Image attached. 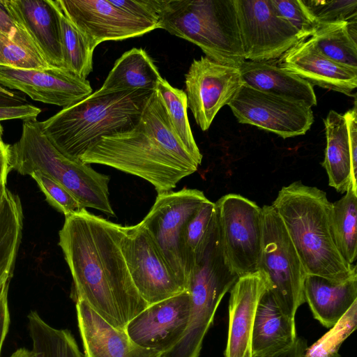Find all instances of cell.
Returning <instances> with one entry per match:
<instances>
[{
    "mask_svg": "<svg viewBox=\"0 0 357 357\" xmlns=\"http://www.w3.org/2000/svg\"><path fill=\"white\" fill-rule=\"evenodd\" d=\"M242 84L254 89L317 105L313 86L298 75L268 61H244L239 66Z\"/></svg>",
    "mask_w": 357,
    "mask_h": 357,
    "instance_id": "obj_23",
    "label": "cell"
},
{
    "mask_svg": "<svg viewBox=\"0 0 357 357\" xmlns=\"http://www.w3.org/2000/svg\"><path fill=\"white\" fill-rule=\"evenodd\" d=\"M31 176L46 197V201L65 217L79 213L85 208L65 187L40 171Z\"/></svg>",
    "mask_w": 357,
    "mask_h": 357,
    "instance_id": "obj_37",
    "label": "cell"
},
{
    "mask_svg": "<svg viewBox=\"0 0 357 357\" xmlns=\"http://www.w3.org/2000/svg\"><path fill=\"white\" fill-rule=\"evenodd\" d=\"M208 200L197 189L184 188L158 193L150 211L139 222L185 288L188 275L182 252L183 229L188 220Z\"/></svg>",
    "mask_w": 357,
    "mask_h": 357,
    "instance_id": "obj_10",
    "label": "cell"
},
{
    "mask_svg": "<svg viewBox=\"0 0 357 357\" xmlns=\"http://www.w3.org/2000/svg\"><path fill=\"white\" fill-rule=\"evenodd\" d=\"M324 122L326 147L322 166L328 174V185L339 192H346L349 188L357 192L345 119L331 110Z\"/></svg>",
    "mask_w": 357,
    "mask_h": 357,
    "instance_id": "obj_25",
    "label": "cell"
},
{
    "mask_svg": "<svg viewBox=\"0 0 357 357\" xmlns=\"http://www.w3.org/2000/svg\"><path fill=\"white\" fill-rule=\"evenodd\" d=\"M261 209L262 243L258 271L268 276L270 290L282 312L295 322L297 310L305 303L303 284L307 274L275 209L268 205Z\"/></svg>",
    "mask_w": 357,
    "mask_h": 357,
    "instance_id": "obj_8",
    "label": "cell"
},
{
    "mask_svg": "<svg viewBox=\"0 0 357 357\" xmlns=\"http://www.w3.org/2000/svg\"><path fill=\"white\" fill-rule=\"evenodd\" d=\"M162 78L148 54L142 48H132L116 60L98 91L155 90Z\"/></svg>",
    "mask_w": 357,
    "mask_h": 357,
    "instance_id": "obj_26",
    "label": "cell"
},
{
    "mask_svg": "<svg viewBox=\"0 0 357 357\" xmlns=\"http://www.w3.org/2000/svg\"><path fill=\"white\" fill-rule=\"evenodd\" d=\"M303 296L314 318L331 328L357 301V275L340 282L307 275Z\"/></svg>",
    "mask_w": 357,
    "mask_h": 357,
    "instance_id": "obj_22",
    "label": "cell"
},
{
    "mask_svg": "<svg viewBox=\"0 0 357 357\" xmlns=\"http://www.w3.org/2000/svg\"><path fill=\"white\" fill-rule=\"evenodd\" d=\"M9 166L10 170L22 175L44 172L65 187L85 208L115 216L109 199V176L61 153L43 133L37 119L23 121L20 138L10 146Z\"/></svg>",
    "mask_w": 357,
    "mask_h": 357,
    "instance_id": "obj_5",
    "label": "cell"
},
{
    "mask_svg": "<svg viewBox=\"0 0 357 357\" xmlns=\"http://www.w3.org/2000/svg\"><path fill=\"white\" fill-rule=\"evenodd\" d=\"M227 105L240 123L255 126L284 139L305 135L314 122L312 107L305 102L243 84Z\"/></svg>",
    "mask_w": 357,
    "mask_h": 357,
    "instance_id": "obj_12",
    "label": "cell"
},
{
    "mask_svg": "<svg viewBox=\"0 0 357 357\" xmlns=\"http://www.w3.org/2000/svg\"><path fill=\"white\" fill-rule=\"evenodd\" d=\"M156 89L165 105L175 133L192 155L202 162V155L195 142L188 121L186 93L170 85L164 78L160 79Z\"/></svg>",
    "mask_w": 357,
    "mask_h": 357,
    "instance_id": "obj_33",
    "label": "cell"
},
{
    "mask_svg": "<svg viewBox=\"0 0 357 357\" xmlns=\"http://www.w3.org/2000/svg\"><path fill=\"white\" fill-rule=\"evenodd\" d=\"M75 303L84 357H161L162 354L134 343L125 330L109 324L84 301Z\"/></svg>",
    "mask_w": 357,
    "mask_h": 357,
    "instance_id": "obj_21",
    "label": "cell"
},
{
    "mask_svg": "<svg viewBox=\"0 0 357 357\" xmlns=\"http://www.w3.org/2000/svg\"><path fill=\"white\" fill-rule=\"evenodd\" d=\"M234 3L245 60L279 59L301 40L271 0H234Z\"/></svg>",
    "mask_w": 357,
    "mask_h": 357,
    "instance_id": "obj_13",
    "label": "cell"
},
{
    "mask_svg": "<svg viewBox=\"0 0 357 357\" xmlns=\"http://www.w3.org/2000/svg\"><path fill=\"white\" fill-rule=\"evenodd\" d=\"M185 78L188 107L203 131L209 128L219 110L242 85L238 68L206 56L193 60Z\"/></svg>",
    "mask_w": 357,
    "mask_h": 357,
    "instance_id": "obj_14",
    "label": "cell"
},
{
    "mask_svg": "<svg viewBox=\"0 0 357 357\" xmlns=\"http://www.w3.org/2000/svg\"><path fill=\"white\" fill-rule=\"evenodd\" d=\"M120 245L133 283L149 305L186 290L140 223L121 226Z\"/></svg>",
    "mask_w": 357,
    "mask_h": 357,
    "instance_id": "obj_11",
    "label": "cell"
},
{
    "mask_svg": "<svg viewBox=\"0 0 357 357\" xmlns=\"http://www.w3.org/2000/svg\"><path fill=\"white\" fill-rule=\"evenodd\" d=\"M298 336L296 322L280 310L270 289L259 301L251 341L252 357L264 356L292 345Z\"/></svg>",
    "mask_w": 357,
    "mask_h": 357,
    "instance_id": "obj_24",
    "label": "cell"
},
{
    "mask_svg": "<svg viewBox=\"0 0 357 357\" xmlns=\"http://www.w3.org/2000/svg\"><path fill=\"white\" fill-rule=\"evenodd\" d=\"M0 85L20 91L33 100L63 108L93 93L89 80L58 68L26 70L0 66Z\"/></svg>",
    "mask_w": 357,
    "mask_h": 357,
    "instance_id": "obj_17",
    "label": "cell"
},
{
    "mask_svg": "<svg viewBox=\"0 0 357 357\" xmlns=\"http://www.w3.org/2000/svg\"><path fill=\"white\" fill-rule=\"evenodd\" d=\"M26 104H29V102L20 92L13 96L0 93V106H15Z\"/></svg>",
    "mask_w": 357,
    "mask_h": 357,
    "instance_id": "obj_45",
    "label": "cell"
},
{
    "mask_svg": "<svg viewBox=\"0 0 357 357\" xmlns=\"http://www.w3.org/2000/svg\"><path fill=\"white\" fill-rule=\"evenodd\" d=\"M154 90H98L40 121L42 131L61 153L78 159L100 137L132 129Z\"/></svg>",
    "mask_w": 357,
    "mask_h": 357,
    "instance_id": "obj_4",
    "label": "cell"
},
{
    "mask_svg": "<svg viewBox=\"0 0 357 357\" xmlns=\"http://www.w3.org/2000/svg\"><path fill=\"white\" fill-rule=\"evenodd\" d=\"M221 243L227 262L238 277L258 271L262 243V209L237 194L215 202Z\"/></svg>",
    "mask_w": 357,
    "mask_h": 357,
    "instance_id": "obj_9",
    "label": "cell"
},
{
    "mask_svg": "<svg viewBox=\"0 0 357 357\" xmlns=\"http://www.w3.org/2000/svg\"><path fill=\"white\" fill-rule=\"evenodd\" d=\"M158 24L215 62L239 68L245 61L234 0H164Z\"/></svg>",
    "mask_w": 357,
    "mask_h": 357,
    "instance_id": "obj_6",
    "label": "cell"
},
{
    "mask_svg": "<svg viewBox=\"0 0 357 357\" xmlns=\"http://www.w3.org/2000/svg\"><path fill=\"white\" fill-rule=\"evenodd\" d=\"M115 6L135 17L144 19L159 26L164 0H109Z\"/></svg>",
    "mask_w": 357,
    "mask_h": 357,
    "instance_id": "obj_39",
    "label": "cell"
},
{
    "mask_svg": "<svg viewBox=\"0 0 357 357\" xmlns=\"http://www.w3.org/2000/svg\"><path fill=\"white\" fill-rule=\"evenodd\" d=\"M329 357H342L341 355L337 352V353H335L333 355H331V356Z\"/></svg>",
    "mask_w": 357,
    "mask_h": 357,
    "instance_id": "obj_48",
    "label": "cell"
},
{
    "mask_svg": "<svg viewBox=\"0 0 357 357\" xmlns=\"http://www.w3.org/2000/svg\"><path fill=\"white\" fill-rule=\"evenodd\" d=\"M238 278L225 256L216 220L204 255L187 280L190 305L188 328L181 340L161 357L199 356L218 305Z\"/></svg>",
    "mask_w": 357,
    "mask_h": 357,
    "instance_id": "obj_7",
    "label": "cell"
},
{
    "mask_svg": "<svg viewBox=\"0 0 357 357\" xmlns=\"http://www.w3.org/2000/svg\"><path fill=\"white\" fill-rule=\"evenodd\" d=\"M354 106L343 115L347 125L349 142L351 155L352 167L354 174L357 175V109L356 100H354Z\"/></svg>",
    "mask_w": 357,
    "mask_h": 357,
    "instance_id": "obj_41",
    "label": "cell"
},
{
    "mask_svg": "<svg viewBox=\"0 0 357 357\" xmlns=\"http://www.w3.org/2000/svg\"><path fill=\"white\" fill-rule=\"evenodd\" d=\"M0 33L13 40L17 29L12 18L0 3Z\"/></svg>",
    "mask_w": 357,
    "mask_h": 357,
    "instance_id": "obj_44",
    "label": "cell"
},
{
    "mask_svg": "<svg viewBox=\"0 0 357 357\" xmlns=\"http://www.w3.org/2000/svg\"><path fill=\"white\" fill-rule=\"evenodd\" d=\"M28 331L36 357H84L70 331L52 327L36 311L28 316Z\"/></svg>",
    "mask_w": 357,
    "mask_h": 357,
    "instance_id": "obj_30",
    "label": "cell"
},
{
    "mask_svg": "<svg viewBox=\"0 0 357 357\" xmlns=\"http://www.w3.org/2000/svg\"><path fill=\"white\" fill-rule=\"evenodd\" d=\"M79 160L140 177L152 184L158 193L176 188L201 164L175 133L157 89L132 129L100 137Z\"/></svg>",
    "mask_w": 357,
    "mask_h": 357,
    "instance_id": "obj_2",
    "label": "cell"
},
{
    "mask_svg": "<svg viewBox=\"0 0 357 357\" xmlns=\"http://www.w3.org/2000/svg\"><path fill=\"white\" fill-rule=\"evenodd\" d=\"M215 222V205L208 199L185 224L182 236V252L188 278L203 257Z\"/></svg>",
    "mask_w": 357,
    "mask_h": 357,
    "instance_id": "obj_31",
    "label": "cell"
},
{
    "mask_svg": "<svg viewBox=\"0 0 357 357\" xmlns=\"http://www.w3.org/2000/svg\"><path fill=\"white\" fill-rule=\"evenodd\" d=\"M18 93H19L18 91H11V90L7 89L0 85V93H3L6 95L13 96H15L16 94H17Z\"/></svg>",
    "mask_w": 357,
    "mask_h": 357,
    "instance_id": "obj_47",
    "label": "cell"
},
{
    "mask_svg": "<svg viewBox=\"0 0 357 357\" xmlns=\"http://www.w3.org/2000/svg\"><path fill=\"white\" fill-rule=\"evenodd\" d=\"M278 15L298 33L301 40L311 37L319 23L303 0H271Z\"/></svg>",
    "mask_w": 357,
    "mask_h": 357,
    "instance_id": "obj_36",
    "label": "cell"
},
{
    "mask_svg": "<svg viewBox=\"0 0 357 357\" xmlns=\"http://www.w3.org/2000/svg\"><path fill=\"white\" fill-rule=\"evenodd\" d=\"M356 17L349 21L319 23L310 37L324 55L354 69H357Z\"/></svg>",
    "mask_w": 357,
    "mask_h": 357,
    "instance_id": "obj_27",
    "label": "cell"
},
{
    "mask_svg": "<svg viewBox=\"0 0 357 357\" xmlns=\"http://www.w3.org/2000/svg\"><path fill=\"white\" fill-rule=\"evenodd\" d=\"M280 218L307 275L340 282L357 275L338 251L331 230V202L324 191L295 181L271 205Z\"/></svg>",
    "mask_w": 357,
    "mask_h": 357,
    "instance_id": "obj_3",
    "label": "cell"
},
{
    "mask_svg": "<svg viewBox=\"0 0 357 357\" xmlns=\"http://www.w3.org/2000/svg\"><path fill=\"white\" fill-rule=\"evenodd\" d=\"M9 357H36L34 352L24 347L15 350Z\"/></svg>",
    "mask_w": 357,
    "mask_h": 357,
    "instance_id": "obj_46",
    "label": "cell"
},
{
    "mask_svg": "<svg viewBox=\"0 0 357 357\" xmlns=\"http://www.w3.org/2000/svg\"><path fill=\"white\" fill-rule=\"evenodd\" d=\"M60 245L70 271L75 300L125 330L149 305L137 291L122 253L121 225L86 208L66 216Z\"/></svg>",
    "mask_w": 357,
    "mask_h": 357,
    "instance_id": "obj_1",
    "label": "cell"
},
{
    "mask_svg": "<svg viewBox=\"0 0 357 357\" xmlns=\"http://www.w3.org/2000/svg\"><path fill=\"white\" fill-rule=\"evenodd\" d=\"M54 1L59 12L64 69L82 79H86L93 70L95 48L66 16L57 0Z\"/></svg>",
    "mask_w": 357,
    "mask_h": 357,
    "instance_id": "obj_32",
    "label": "cell"
},
{
    "mask_svg": "<svg viewBox=\"0 0 357 357\" xmlns=\"http://www.w3.org/2000/svg\"><path fill=\"white\" fill-rule=\"evenodd\" d=\"M0 66L26 70H45L50 66L26 46L0 33Z\"/></svg>",
    "mask_w": 357,
    "mask_h": 357,
    "instance_id": "obj_35",
    "label": "cell"
},
{
    "mask_svg": "<svg viewBox=\"0 0 357 357\" xmlns=\"http://www.w3.org/2000/svg\"><path fill=\"white\" fill-rule=\"evenodd\" d=\"M3 126L0 123V205L7 191L6 180L10 170V146L3 140Z\"/></svg>",
    "mask_w": 357,
    "mask_h": 357,
    "instance_id": "obj_42",
    "label": "cell"
},
{
    "mask_svg": "<svg viewBox=\"0 0 357 357\" xmlns=\"http://www.w3.org/2000/svg\"><path fill=\"white\" fill-rule=\"evenodd\" d=\"M21 238L20 229L0 216V357L10 324L8 289Z\"/></svg>",
    "mask_w": 357,
    "mask_h": 357,
    "instance_id": "obj_28",
    "label": "cell"
},
{
    "mask_svg": "<svg viewBox=\"0 0 357 357\" xmlns=\"http://www.w3.org/2000/svg\"><path fill=\"white\" fill-rule=\"evenodd\" d=\"M68 20L96 48L107 40H122L159 29L157 23L135 17L109 0H57Z\"/></svg>",
    "mask_w": 357,
    "mask_h": 357,
    "instance_id": "obj_15",
    "label": "cell"
},
{
    "mask_svg": "<svg viewBox=\"0 0 357 357\" xmlns=\"http://www.w3.org/2000/svg\"><path fill=\"white\" fill-rule=\"evenodd\" d=\"M17 29L50 66L64 69L58 8L54 0H0Z\"/></svg>",
    "mask_w": 357,
    "mask_h": 357,
    "instance_id": "obj_18",
    "label": "cell"
},
{
    "mask_svg": "<svg viewBox=\"0 0 357 357\" xmlns=\"http://www.w3.org/2000/svg\"><path fill=\"white\" fill-rule=\"evenodd\" d=\"M357 192L349 188L331 203V230L335 244L344 259L353 264L357 257Z\"/></svg>",
    "mask_w": 357,
    "mask_h": 357,
    "instance_id": "obj_29",
    "label": "cell"
},
{
    "mask_svg": "<svg viewBox=\"0 0 357 357\" xmlns=\"http://www.w3.org/2000/svg\"><path fill=\"white\" fill-rule=\"evenodd\" d=\"M187 290L148 305L127 324L125 331L138 346L164 354L183 337L190 317Z\"/></svg>",
    "mask_w": 357,
    "mask_h": 357,
    "instance_id": "obj_16",
    "label": "cell"
},
{
    "mask_svg": "<svg viewBox=\"0 0 357 357\" xmlns=\"http://www.w3.org/2000/svg\"><path fill=\"white\" fill-rule=\"evenodd\" d=\"M271 289L266 274L257 271L238 277L231 288L225 357H252L251 341L257 305Z\"/></svg>",
    "mask_w": 357,
    "mask_h": 357,
    "instance_id": "obj_19",
    "label": "cell"
},
{
    "mask_svg": "<svg viewBox=\"0 0 357 357\" xmlns=\"http://www.w3.org/2000/svg\"><path fill=\"white\" fill-rule=\"evenodd\" d=\"M41 109L31 104L0 106V121L10 119H36Z\"/></svg>",
    "mask_w": 357,
    "mask_h": 357,
    "instance_id": "obj_40",
    "label": "cell"
},
{
    "mask_svg": "<svg viewBox=\"0 0 357 357\" xmlns=\"http://www.w3.org/2000/svg\"><path fill=\"white\" fill-rule=\"evenodd\" d=\"M356 324L357 301L328 333L306 348L302 357H329L337 353L342 342L356 329Z\"/></svg>",
    "mask_w": 357,
    "mask_h": 357,
    "instance_id": "obj_34",
    "label": "cell"
},
{
    "mask_svg": "<svg viewBox=\"0 0 357 357\" xmlns=\"http://www.w3.org/2000/svg\"><path fill=\"white\" fill-rule=\"evenodd\" d=\"M307 347L306 340L298 337L292 345L277 352L260 357H302Z\"/></svg>",
    "mask_w": 357,
    "mask_h": 357,
    "instance_id": "obj_43",
    "label": "cell"
},
{
    "mask_svg": "<svg viewBox=\"0 0 357 357\" xmlns=\"http://www.w3.org/2000/svg\"><path fill=\"white\" fill-rule=\"evenodd\" d=\"M277 66L318 86L348 96L357 86V69L324 55L310 38L298 42L279 58Z\"/></svg>",
    "mask_w": 357,
    "mask_h": 357,
    "instance_id": "obj_20",
    "label": "cell"
},
{
    "mask_svg": "<svg viewBox=\"0 0 357 357\" xmlns=\"http://www.w3.org/2000/svg\"><path fill=\"white\" fill-rule=\"evenodd\" d=\"M304 3L319 23L349 21L357 17V0H305Z\"/></svg>",
    "mask_w": 357,
    "mask_h": 357,
    "instance_id": "obj_38",
    "label": "cell"
}]
</instances>
